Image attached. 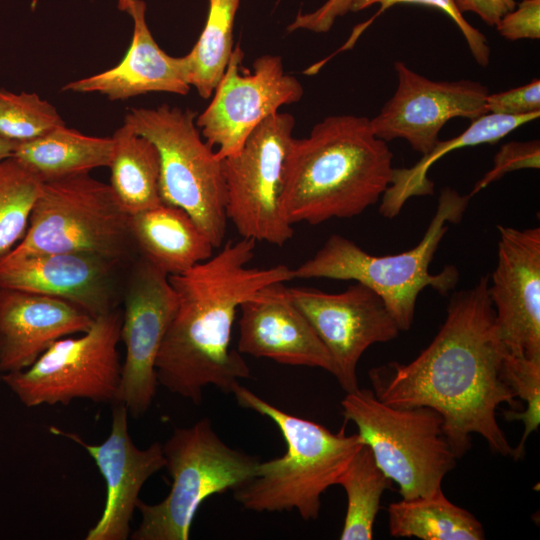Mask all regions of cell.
<instances>
[{
    "label": "cell",
    "instance_id": "obj_1",
    "mask_svg": "<svg viewBox=\"0 0 540 540\" xmlns=\"http://www.w3.org/2000/svg\"><path fill=\"white\" fill-rule=\"evenodd\" d=\"M488 277L451 295L446 318L431 343L408 364L389 362L369 371L375 396L394 407L424 406L443 419V432L457 458L484 438L494 453L512 456L496 411L518 403L503 378L507 352L497 331Z\"/></svg>",
    "mask_w": 540,
    "mask_h": 540
},
{
    "label": "cell",
    "instance_id": "obj_2",
    "mask_svg": "<svg viewBox=\"0 0 540 540\" xmlns=\"http://www.w3.org/2000/svg\"><path fill=\"white\" fill-rule=\"evenodd\" d=\"M256 241H227L218 253L186 272L168 276L177 306L160 347L158 384L199 405L203 389L213 385L232 393L251 376L240 353L230 349L241 304L263 288L293 277L286 265L250 267Z\"/></svg>",
    "mask_w": 540,
    "mask_h": 540
},
{
    "label": "cell",
    "instance_id": "obj_3",
    "mask_svg": "<svg viewBox=\"0 0 540 540\" xmlns=\"http://www.w3.org/2000/svg\"><path fill=\"white\" fill-rule=\"evenodd\" d=\"M393 153L375 136L370 119L331 115L289 146L282 193L292 225H317L360 215L390 185Z\"/></svg>",
    "mask_w": 540,
    "mask_h": 540
},
{
    "label": "cell",
    "instance_id": "obj_4",
    "mask_svg": "<svg viewBox=\"0 0 540 540\" xmlns=\"http://www.w3.org/2000/svg\"><path fill=\"white\" fill-rule=\"evenodd\" d=\"M238 404L271 419L287 449L281 457L259 462L255 474L233 490L234 499L255 512L297 510L306 521L316 520L321 496L337 481L364 445L359 434L334 433L316 422L291 415L237 385Z\"/></svg>",
    "mask_w": 540,
    "mask_h": 540
},
{
    "label": "cell",
    "instance_id": "obj_5",
    "mask_svg": "<svg viewBox=\"0 0 540 540\" xmlns=\"http://www.w3.org/2000/svg\"><path fill=\"white\" fill-rule=\"evenodd\" d=\"M470 199L469 194L443 188L424 236L405 252L373 255L344 236L331 235L314 256L293 269V277L361 283L380 296L400 331H407L413 323L422 290L431 287L446 296L458 284L459 271L455 266L446 265L436 274L430 273L429 266L448 225L462 220Z\"/></svg>",
    "mask_w": 540,
    "mask_h": 540
},
{
    "label": "cell",
    "instance_id": "obj_6",
    "mask_svg": "<svg viewBox=\"0 0 540 540\" xmlns=\"http://www.w3.org/2000/svg\"><path fill=\"white\" fill-rule=\"evenodd\" d=\"M90 253L131 264L139 255L130 215L110 185L88 173L42 182L23 238L8 257Z\"/></svg>",
    "mask_w": 540,
    "mask_h": 540
},
{
    "label": "cell",
    "instance_id": "obj_7",
    "mask_svg": "<svg viewBox=\"0 0 540 540\" xmlns=\"http://www.w3.org/2000/svg\"><path fill=\"white\" fill-rule=\"evenodd\" d=\"M162 448L172 485L158 503L139 500L141 522L132 540H188L201 504L248 481L260 462L228 446L208 418L176 428Z\"/></svg>",
    "mask_w": 540,
    "mask_h": 540
},
{
    "label": "cell",
    "instance_id": "obj_8",
    "mask_svg": "<svg viewBox=\"0 0 540 540\" xmlns=\"http://www.w3.org/2000/svg\"><path fill=\"white\" fill-rule=\"evenodd\" d=\"M196 116L191 109L162 104L131 108L124 123L159 152L162 202L187 212L214 248H220L228 221L223 163L202 137Z\"/></svg>",
    "mask_w": 540,
    "mask_h": 540
},
{
    "label": "cell",
    "instance_id": "obj_9",
    "mask_svg": "<svg viewBox=\"0 0 540 540\" xmlns=\"http://www.w3.org/2000/svg\"><path fill=\"white\" fill-rule=\"evenodd\" d=\"M343 416L353 422L382 472L399 487L403 499L428 496L456 466L443 432V419L424 406L394 407L373 390L356 389L341 401Z\"/></svg>",
    "mask_w": 540,
    "mask_h": 540
},
{
    "label": "cell",
    "instance_id": "obj_10",
    "mask_svg": "<svg viewBox=\"0 0 540 540\" xmlns=\"http://www.w3.org/2000/svg\"><path fill=\"white\" fill-rule=\"evenodd\" d=\"M121 321L119 308L95 318L86 332L55 341L26 369L2 374L1 382L28 408L75 399L113 404L121 379Z\"/></svg>",
    "mask_w": 540,
    "mask_h": 540
},
{
    "label": "cell",
    "instance_id": "obj_11",
    "mask_svg": "<svg viewBox=\"0 0 540 540\" xmlns=\"http://www.w3.org/2000/svg\"><path fill=\"white\" fill-rule=\"evenodd\" d=\"M294 127L291 114L277 112L250 133L236 154L222 159L227 219L242 238L283 246L293 236L282 193Z\"/></svg>",
    "mask_w": 540,
    "mask_h": 540
},
{
    "label": "cell",
    "instance_id": "obj_12",
    "mask_svg": "<svg viewBox=\"0 0 540 540\" xmlns=\"http://www.w3.org/2000/svg\"><path fill=\"white\" fill-rule=\"evenodd\" d=\"M243 57L241 46L235 45L213 99L196 116L202 137L220 159L236 154L262 121L304 94L300 81L285 72L280 56L262 55L252 72L241 74Z\"/></svg>",
    "mask_w": 540,
    "mask_h": 540
},
{
    "label": "cell",
    "instance_id": "obj_13",
    "mask_svg": "<svg viewBox=\"0 0 540 540\" xmlns=\"http://www.w3.org/2000/svg\"><path fill=\"white\" fill-rule=\"evenodd\" d=\"M122 302L120 340L126 355L115 402L139 418L156 395V359L174 316L177 296L169 277L138 256L127 272Z\"/></svg>",
    "mask_w": 540,
    "mask_h": 540
},
{
    "label": "cell",
    "instance_id": "obj_14",
    "mask_svg": "<svg viewBox=\"0 0 540 540\" xmlns=\"http://www.w3.org/2000/svg\"><path fill=\"white\" fill-rule=\"evenodd\" d=\"M289 295L328 350L342 389L359 388L356 368L373 344L395 339L400 329L378 294L355 282L340 293L291 287Z\"/></svg>",
    "mask_w": 540,
    "mask_h": 540
},
{
    "label": "cell",
    "instance_id": "obj_15",
    "mask_svg": "<svg viewBox=\"0 0 540 540\" xmlns=\"http://www.w3.org/2000/svg\"><path fill=\"white\" fill-rule=\"evenodd\" d=\"M397 88L380 112L370 119L376 137L388 142L404 139L423 154L439 141L452 118L475 120L487 113L488 88L472 80L433 81L402 61L394 62Z\"/></svg>",
    "mask_w": 540,
    "mask_h": 540
},
{
    "label": "cell",
    "instance_id": "obj_16",
    "mask_svg": "<svg viewBox=\"0 0 540 540\" xmlns=\"http://www.w3.org/2000/svg\"><path fill=\"white\" fill-rule=\"evenodd\" d=\"M131 264L80 252L2 255L0 288L61 299L95 319L119 308Z\"/></svg>",
    "mask_w": 540,
    "mask_h": 540
},
{
    "label": "cell",
    "instance_id": "obj_17",
    "mask_svg": "<svg viewBox=\"0 0 540 540\" xmlns=\"http://www.w3.org/2000/svg\"><path fill=\"white\" fill-rule=\"evenodd\" d=\"M497 264L488 292L506 351L540 360V228L498 225Z\"/></svg>",
    "mask_w": 540,
    "mask_h": 540
},
{
    "label": "cell",
    "instance_id": "obj_18",
    "mask_svg": "<svg viewBox=\"0 0 540 540\" xmlns=\"http://www.w3.org/2000/svg\"><path fill=\"white\" fill-rule=\"evenodd\" d=\"M128 410L114 402L109 436L100 444H88L78 434L50 426V433L80 445L94 460L106 484V500L101 517L89 529L85 540H126L130 522L145 482L165 467L162 444L153 442L138 448L128 431Z\"/></svg>",
    "mask_w": 540,
    "mask_h": 540
},
{
    "label": "cell",
    "instance_id": "obj_19",
    "mask_svg": "<svg viewBox=\"0 0 540 540\" xmlns=\"http://www.w3.org/2000/svg\"><path fill=\"white\" fill-rule=\"evenodd\" d=\"M238 352L277 363L324 369L331 356L316 331L292 301L285 282L271 284L239 308Z\"/></svg>",
    "mask_w": 540,
    "mask_h": 540
},
{
    "label": "cell",
    "instance_id": "obj_20",
    "mask_svg": "<svg viewBox=\"0 0 540 540\" xmlns=\"http://www.w3.org/2000/svg\"><path fill=\"white\" fill-rule=\"evenodd\" d=\"M93 321L64 300L0 288V374L26 369L55 341L86 332Z\"/></svg>",
    "mask_w": 540,
    "mask_h": 540
},
{
    "label": "cell",
    "instance_id": "obj_21",
    "mask_svg": "<svg viewBox=\"0 0 540 540\" xmlns=\"http://www.w3.org/2000/svg\"><path fill=\"white\" fill-rule=\"evenodd\" d=\"M127 13L133 20V35L126 55L119 64L69 82L62 91L99 93L112 101L151 92L178 95L189 92L191 86L185 58L170 56L159 47L146 22L145 2L135 0Z\"/></svg>",
    "mask_w": 540,
    "mask_h": 540
},
{
    "label": "cell",
    "instance_id": "obj_22",
    "mask_svg": "<svg viewBox=\"0 0 540 540\" xmlns=\"http://www.w3.org/2000/svg\"><path fill=\"white\" fill-rule=\"evenodd\" d=\"M130 230L138 255L167 276L186 272L215 249L187 212L165 203L130 215Z\"/></svg>",
    "mask_w": 540,
    "mask_h": 540
},
{
    "label": "cell",
    "instance_id": "obj_23",
    "mask_svg": "<svg viewBox=\"0 0 540 540\" xmlns=\"http://www.w3.org/2000/svg\"><path fill=\"white\" fill-rule=\"evenodd\" d=\"M539 117L540 112L521 116L486 113L472 120L468 128L456 137L439 140L413 166L393 169L390 185L381 197L380 214L392 219L400 214L410 198L433 194L434 184L427 174L431 166L444 155L465 147L496 143L518 127Z\"/></svg>",
    "mask_w": 540,
    "mask_h": 540
},
{
    "label": "cell",
    "instance_id": "obj_24",
    "mask_svg": "<svg viewBox=\"0 0 540 540\" xmlns=\"http://www.w3.org/2000/svg\"><path fill=\"white\" fill-rule=\"evenodd\" d=\"M112 154L111 137L89 136L63 125L18 143L12 157L46 182L109 167Z\"/></svg>",
    "mask_w": 540,
    "mask_h": 540
},
{
    "label": "cell",
    "instance_id": "obj_25",
    "mask_svg": "<svg viewBox=\"0 0 540 540\" xmlns=\"http://www.w3.org/2000/svg\"><path fill=\"white\" fill-rule=\"evenodd\" d=\"M111 138L110 186L123 209L132 215L161 205L160 157L154 143L126 123Z\"/></svg>",
    "mask_w": 540,
    "mask_h": 540
},
{
    "label": "cell",
    "instance_id": "obj_26",
    "mask_svg": "<svg viewBox=\"0 0 540 540\" xmlns=\"http://www.w3.org/2000/svg\"><path fill=\"white\" fill-rule=\"evenodd\" d=\"M389 532L394 537L422 540H482L481 522L448 500L442 489L428 496L403 499L388 506Z\"/></svg>",
    "mask_w": 540,
    "mask_h": 540
},
{
    "label": "cell",
    "instance_id": "obj_27",
    "mask_svg": "<svg viewBox=\"0 0 540 540\" xmlns=\"http://www.w3.org/2000/svg\"><path fill=\"white\" fill-rule=\"evenodd\" d=\"M241 0H209L205 26L184 56L188 81L204 99L213 94L233 51V28Z\"/></svg>",
    "mask_w": 540,
    "mask_h": 540
},
{
    "label": "cell",
    "instance_id": "obj_28",
    "mask_svg": "<svg viewBox=\"0 0 540 540\" xmlns=\"http://www.w3.org/2000/svg\"><path fill=\"white\" fill-rule=\"evenodd\" d=\"M391 480L376 464L367 445H363L339 477L347 495V510L341 540H370L383 492Z\"/></svg>",
    "mask_w": 540,
    "mask_h": 540
},
{
    "label": "cell",
    "instance_id": "obj_29",
    "mask_svg": "<svg viewBox=\"0 0 540 540\" xmlns=\"http://www.w3.org/2000/svg\"><path fill=\"white\" fill-rule=\"evenodd\" d=\"M41 184L13 157L0 162V256L23 238Z\"/></svg>",
    "mask_w": 540,
    "mask_h": 540
},
{
    "label": "cell",
    "instance_id": "obj_30",
    "mask_svg": "<svg viewBox=\"0 0 540 540\" xmlns=\"http://www.w3.org/2000/svg\"><path fill=\"white\" fill-rule=\"evenodd\" d=\"M63 125L56 108L38 94L0 90V136L27 142Z\"/></svg>",
    "mask_w": 540,
    "mask_h": 540
},
{
    "label": "cell",
    "instance_id": "obj_31",
    "mask_svg": "<svg viewBox=\"0 0 540 540\" xmlns=\"http://www.w3.org/2000/svg\"><path fill=\"white\" fill-rule=\"evenodd\" d=\"M503 378L515 396L526 402L525 410L511 409L504 412L506 420H521L524 423L523 435L511 456L519 460L524 454L526 440L532 432H537L540 425V360L515 357L506 352Z\"/></svg>",
    "mask_w": 540,
    "mask_h": 540
},
{
    "label": "cell",
    "instance_id": "obj_32",
    "mask_svg": "<svg viewBox=\"0 0 540 540\" xmlns=\"http://www.w3.org/2000/svg\"><path fill=\"white\" fill-rule=\"evenodd\" d=\"M378 4L379 9L370 19L374 21L390 7L397 4H416L436 8L446 14L462 33L476 63L486 67L490 61V46L486 36L472 26L457 9L453 0H354L351 12H359Z\"/></svg>",
    "mask_w": 540,
    "mask_h": 540
},
{
    "label": "cell",
    "instance_id": "obj_33",
    "mask_svg": "<svg viewBox=\"0 0 540 540\" xmlns=\"http://www.w3.org/2000/svg\"><path fill=\"white\" fill-rule=\"evenodd\" d=\"M539 168V140L508 142L502 145L495 154L492 168L474 185L469 195L472 198L475 194L509 172L520 169Z\"/></svg>",
    "mask_w": 540,
    "mask_h": 540
},
{
    "label": "cell",
    "instance_id": "obj_34",
    "mask_svg": "<svg viewBox=\"0 0 540 540\" xmlns=\"http://www.w3.org/2000/svg\"><path fill=\"white\" fill-rule=\"evenodd\" d=\"M487 113L521 116L540 112V81L533 79L522 86L489 93L486 99Z\"/></svg>",
    "mask_w": 540,
    "mask_h": 540
},
{
    "label": "cell",
    "instance_id": "obj_35",
    "mask_svg": "<svg viewBox=\"0 0 540 540\" xmlns=\"http://www.w3.org/2000/svg\"><path fill=\"white\" fill-rule=\"evenodd\" d=\"M510 41L540 38V0H521L495 26Z\"/></svg>",
    "mask_w": 540,
    "mask_h": 540
},
{
    "label": "cell",
    "instance_id": "obj_36",
    "mask_svg": "<svg viewBox=\"0 0 540 540\" xmlns=\"http://www.w3.org/2000/svg\"><path fill=\"white\" fill-rule=\"evenodd\" d=\"M354 0H327L319 8L308 13H299L289 24L287 30L299 29L315 33L328 32L335 21L351 10Z\"/></svg>",
    "mask_w": 540,
    "mask_h": 540
},
{
    "label": "cell",
    "instance_id": "obj_37",
    "mask_svg": "<svg viewBox=\"0 0 540 540\" xmlns=\"http://www.w3.org/2000/svg\"><path fill=\"white\" fill-rule=\"evenodd\" d=\"M463 14L472 12L489 26H496L506 13L514 9L517 0H453Z\"/></svg>",
    "mask_w": 540,
    "mask_h": 540
},
{
    "label": "cell",
    "instance_id": "obj_38",
    "mask_svg": "<svg viewBox=\"0 0 540 540\" xmlns=\"http://www.w3.org/2000/svg\"><path fill=\"white\" fill-rule=\"evenodd\" d=\"M18 142L0 136V162L12 157Z\"/></svg>",
    "mask_w": 540,
    "mask_h": 540
},
{
    "label": "cell",
    "instance_id": "obj_39",
    "mask_svg": "<svg viewBox=\"0 0 540 540\" xmlns=\"http://www.w3.org/2000/svg\"><path fill=\"white\" fill-rule=\"evenodd\" d=\"M135 0H117V7L119 10L127 12L128 8L130 7L131 3Z\"/></svg>",
    "mask_w": 540,
    "mask_h": 540
},
{
    "label": "cell",
    "instance_id": "obj_40",
    "mask_svg": "<svg viewBox=\"0 0 540 540\" xmlns=\"http://www.w3.org/2000/svg\"><path fill=\"white\" fill-rule=\"evenodd\" d=\"M0 382H1V374H0Z\"/></svg>",
    "mask_w": 540,
    "mask_h": 540
}]
</instances>
